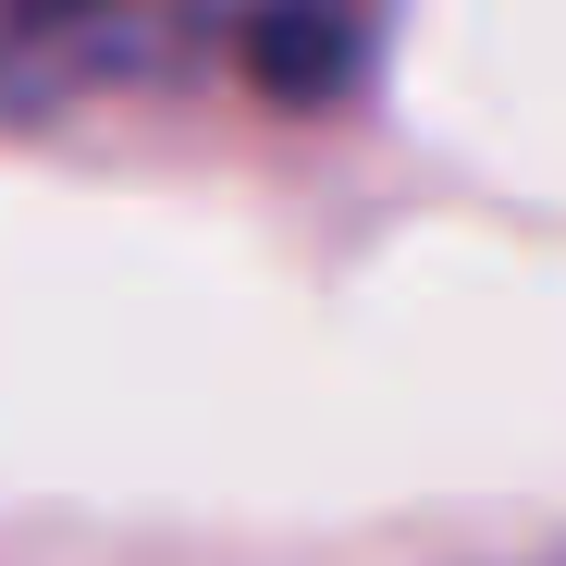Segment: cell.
<instances>
[{
	"mask_svg": "<svg viewBox=\"0 0 566 566\" xmlns=\"http://www.w3.org/2000/svg\"><path fill=\"white\" fill-rule=\"evenodd\" d=\"M247 0H0V112H74L185 74Z\"/></svg>",
	"mask_w": 566,
	"mask_h": 566,
	"instance_id": "6da1fadb",
	"label": "cell"
},
{
	"mask_svg": "<svg viewBox=\"0 0 566 566\" xmlns=\"http://www.w3.org/2000/svg\"><path fill=\"white\" fill-rule=\"evenodd\" d=\"M234 62L271 99H345L357 62H369V25H357V0H247L234 13Z\"/></svg>",
	"mask_w": 566,
	"mask_h": 566,
	"instance_id": "7a4b0ae2",
	"label": "cell"
}]
</instances>
